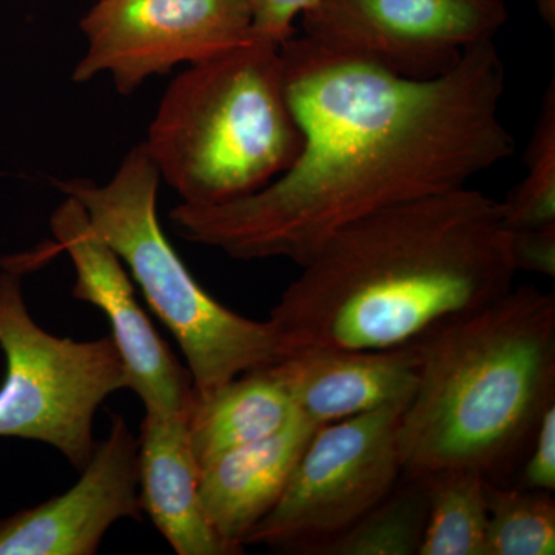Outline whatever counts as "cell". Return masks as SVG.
Returning <instances> with one entry per match:
<instances>
[{
	"label": "cell",
	"mask_w": 555,
	"mask_h": 555,
	"mask_svg": "<svg viewBox=\"0 0 555 555\" xmlns=\"http://www.w3.org/2000/svg\"><path fill=\"white\" fill-rule=\"evenodd\" d=\"M280 47L302 137L297 159L244 198L171 208L175 232L190 243L302 268L358 219L466 188L516 152L500 115L506 72L494 42L433 79L403 78L305 35Z\"/></svg>",
	"instance_id": "obj_1"
},
{
	"label": "cell",
	"mask_w": 555,
	"mask_h": 555,
	"mask_svg": "<svg viewBox=\"0 0 555 555\" xmlns=\"http://www.w3.org/2000/svg\"><path fill=\"white\" fill-rule=\"evenodd\" d=\"M301 269L270 312L284 356L418 343L517 275L502 203L469 185L358 219Z\"/></svg>",
	"instance_id": "obj_2"
},
{
	"label": "cell",
	"mask_w": 555,
	"mask_h": 555,
	"mask_svg": "<svg viewBox=\"0 0 555 555\" xmlns=\"http://www.w3.org/2000/svg\"><path fill=\"white\" fill-rule=\"evenodd\" d=\"M418 345V379L397 430L403 473L470 469L511 485L555 403L554 292L513 287Z\"/></svg>",
	"instance_id": "obj_3"
},
{
	"label": "cell",
	"mask_w": 555,
	"mask_h": 555,
	"mask_svg": "<svg viewBox=\"0 0 555 555\" xmlns=\"http://www.w3.org/2000/svg\"><path fill=\"white\" fill-rule=\"evenodd\" d=\"M142 144L181 203L215 206L266 188L302 145L281 47L255 35L189 65L167 87Z\"/></svg>",
	"instance_id": "obj_4"
},
{
	"label": "cell",
	"mask_w": 555,
	"mask_h": 555,
	"mask_svg": "<svg viewBox=\"0 0 555 555\" xmlns=\"http://www.w3.org/2000/svg\"><path fill=\"white\" fill-rule=\"evenodd\" d=\"M159 171L144 144L127 153L105 184L56 179L118 255L160 323L181 347L193 397L204 398L247 372L272 366L283 346L272 321L250 320L217 301L190 273L158 219Z\"/></svg>",
	"instance_id": "obj_5"
},
{
	"label": "cell",
	"mask_w": 555,
	"mask_h": 555,
	"mask_svg": "<svg viewBox=\"0 0 555 555\" xmlns=\"http://www.w3.org/2000/svg\"><path fill=\"white\" fill-rule=\"evenodd\" d=\"M0 273V437L39 441L82 470L93 455L94 416L104 401L127 389V375L112 337H56L31 317L21 270Z\"/></svg>",
	"instance_id": "obj_6"
},
{
	"label": "cell",
	"mask_w": 555,
	"mask_h": 555,
	"mask_svg": "<svg viewBox=\"0 0 555 555\" xmlns=\"http://www.w3.org/2000/svg\"><path fill=\"white\" fill-rule=\"evenodd\" d=\"M408 401L318 426L283 495L247 545L321 555L366 516L403 476L397 430Z\"/></svg>",
	"instance_id": "obj_7"
},
{
	"label": "cell",
	"mask_w": 555,
	"mask_h": 555,
	"mask_svg": "<svg viewBox=\"0 0 555 555\" xmlns=\"http://www.w3.org/2000/svg\"><path fill=\"white\" fill-rule=\"evenodd\" d=\"M505 0H317L305 36L411 79H433L505 27Z\"/></svg>",
	"instance_id": "obj_8"
},
{
	"label": "cell",
	"mask_w": 555,
	"mask_h": 555,
	"mask_svg": "<svg viewBox=\"0 0 555 555\" xmlns=\"http://www.w3.org/2000/svg\"><path fill=\"white\" fill-rule=\"evenodd\" d=\"M79 28L87 49L73 80L107 75L124 96L150 78L211 60L255 36L248 0H100Z\"/></svg>",
	"instance_id": "obj_9"
},
{
	"label": "cell",
	"mask_w": 555,
	"mask_h": 555,
	"mask_svg": "<svg viewBox=\"0 0 555 555\" xmlns=\"http://www.w3.org/2000/svg\"><path fill=\"white\" fill-rule=\"evenodd\" d=\"M57 247L75 269L73 297L89 302L107 317L112 337L122 358L127 389L145 411L185 414L193 403L188 366L179 363L169 345L139 305L133 280L107 241L94 230L78 201L65 196L50 217Z\"/></svg>",
	"instance_id": "obj_10"
},
{
	"label": "cell",
	"mask_w": 555,
	"mask_h": 555,
	"mask_svg": "<svg viewBox=\"0 0 555 555\" xmlns=\"http://www.w3.org/2000/svg\"><path fill=\"white\" fill-rule=\"evenodd\" d=\"M139 440L112 415L78 483L30 509L0 520V555H93L113 525L141 520Z\"/></svg>",
	"instance_id": "obj_11"
},
{
	"label": "cell",
	"mask_w": 555,
	"mask_h": 555,
	"mask_svg": "<svg viewBox=\"0 0 555 555\" xmlns=\"http://www.w3.org/2000/svg\"><path fill=\"white\" fill-rule=\"evenodd\" d=\"M418 343L379 350L299 349L266 367L299 414L317 426L409 401L418 379Z\"/></svg>",
	"instance_id": "obj_12"
},
{
	"label": "cell",
	"mask_w": 555,
	"mask_h": 555,
	"mask_svg": "<svg viewBox=\"0 0 555 555\" xmlns=\"http://www.w3.org/2000/svg\"><path fill=\"white\" fill-rule=\"evenodd\" d=\"M318 426L295 414L272 436L233 448L199 467V499L211 528L244 553L255 526L283 495L292 470Z\"/></svg>",
	"instance_id": "obj_13"
},
{
	"label": "cell",
	"mask_w": 555,
	"mask_h": 555,
	"mask_svg": "<svg viewBox=\"0 0 555 555\" xmlns=\"http://www.w3.org/2000/svg\"><path fill=\"white\" fill-rule=\"evenodd\" d=\"M188 415L145 411L138 437L142 513L178 555H238L211 528L201 505Z\"/></svg>",
	"instance_id": "obj_14"
},
{
	"label": "cell",
	"mask_w": 555,
	"mask_h": 555,
	"mask_svg": "<svg viewBox=\"0 0 555 555\" xmlns=\"http://www.w3.org/2000/svg\"><path fill=\"white\" fill-rule=\"evenodd\" d=\"M297 412L266 367L233 378L210 396L193 397L188 427L196 463L201 467L230 449L272 436Z\"/></svg>",
	"instance_id": "obj_15"
},
{
	"label": "cell",
	"mask_w": 555,
	"mask_h": 555,
	"mask_svg": "<svg viewBox=\"0 0 555 555\" xmlns=\"http://www.w3.org/2000/svg\"><path fill=\"white\" fill-rule=\"evenodd\" d=\"M429 511L418 555H486V478L477 470L427 474Z\"/></svg>",
	"instance_id": "obj_16"
},
{
	"label": "cell",
	"mask_w": 555,
	"mask_h": 555,
	"mask_svg": "<svg viewBox=\"0 0 555 555\" xmlns=\"http://www.w3.org/2000/svg\"><path fill=\"white\" fill-rule=\"evenodd\" d=\"M427 511V478L403 473L389 494L321 555H418Z\"/></svg>",
	"instance_id": "obj_17"
},
{
	"label": "cell",
	"mask_w": 555,
	"mask_h": 555,
	"mask_svg": "<svg viewBox=\"0 0 555 555\" xmlns=\"http://www.w3.org/2000/svg\"><path fill=\"white\" fill-rule=\"evenodd\" d=\"M486 555H554L553 492L486 481Z\"/></svg>",
	"instance_id": "obj_18"
},
{
	"label": "cell",
	"mask_w": 555,
	"mask_h": 555,
	"mask_svg": "<svg viewBox=\"0 0 555 555\" xmlns=\"http://www.w3.org/2000/svg\"><path fill=\"white\" fill-rule=\"evenodd\" d=\"M526 173L500 201L509 232L555 228V82L543 94L525 153Z\"/></svg>",
	"instance_id": "obj_19"
},
{
	"label": "cell",
	"mask_w": 555,
	"mask_h": 555,
	"mask_svg": "<svg viewBox=\"0 0 555 555\" xmlns=\"http://www.w3.org/2000/svg\"><path fill=\"white\" fill-rule=\"evenodd\" d=\"M521 463L518 483L537 491H555V403L540 420L531 448Z\"/></svg>",
	"instance_id": "obj_20"
},
{
	"label": "cell",
	"mask_w": 555,
	"mask_h": 555,
	"mask_svg": "<svg viewBox=\"0 0 555 555\" xmlns=\"http://www.w3.org/2000/svg\"><path fill=\"white\" fill-rule=\"evenodd\" d=\"M248 3L255 35L281 46L294 36L295 21L308 13L317 0H248Z\"/></svg>",
	"instance_id": "obj_21"
},
{
	"label": "cell",
	"mask_w": 555,
	"mask_h": 555,
	"mask_svg": "<svg viewBox=\"0 0 555 555\" xmlns=\"http://www.w3.org/2000/svg\"><path fill=\"white\" fill-rule=\"evenodd\" d=\"M509 246L517 272L555 278V228L509 232Z\"/></svg>",
	"instance_id": "obj_22"
},
{
	"label": "cell",
	"mask_w": 555,
	"mask_h": 555,
	"mask_svg": "<svg viewBox=\"0 0 555 555\" xmlns=\"http://www.w3.org/2000/svg\"><path fill=\"white\" fill-rule=\"evenodd\" d=\"M540 13L545 17L547 24L554 27L555 20V0H539Z\"/></svg>",
	"instance_id": "obj_23"
}]
</instances>
